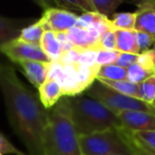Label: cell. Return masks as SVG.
<instances>
[{
    "label": "cell",
    "mask_w": 155,
    "mask_h": 155,
    "mask_svg": "<svg viewBox=\"0 0 155 155\" xmlns=\"http://www.w3.org/2000/svg\"><path fill=\"white\" fill-rule=\"evenodd\" d=\"M0 89L10 124L29 155H45L44 137L49 124V110L19 80L13 67L0 64Z\"/></svg>",
    "instance_id": "1"
},
{
    "label": "cell",
    "mask_w": 155,
    "mask_h": 155,
    "mask_svg": "<svg viewBox=\"0 0 155 155\" xmlns=\"http://www.w3.org/2000/svg\"><path fill=\"white\" fill-rule=\"evenodd\" d=\"M45 155H83L71 119L70 99H61L49 110L44 137Z\"/></svg>",
    "instance_id": "2"
},
{
    "label": "cell",
    "mask_w": 155,
    "mask_h": 155,
    "mask_svg": "<svg viewBox=\"0 0 155 155\" xmlns=\"http://www.w3.org/2000/svg\"><path fill=\"white\" fill-rule=\"evenodd\" d=\"M71 119L78 136H87L113 127H122L117 114L89 98L70 99Z\"/></svg>",
    "instance_id": "3"
},
{
    "label": "cell",
    "mask_w": 155,
    "mask_h": 155,
    "mask_svg": "<svg viewBox=\"0 0 155 155\" xmlns=\"http://www.w3.org/2000/svg\"><path fill=\"white\" fill-rule=\"evenodd\" d=\"M79 143L83 155H135L130 134L123 127L79 136Z\"/></svg>",
    "instance_id": "4"
},
{
    "label": "cell",
    "mask_w": 155,
    "mask_h": 155,
    "mask_svg": "<svg viewBox=\"0 0 155 155\" xmlns=\"http://www.w3.org/2000/svg\"><path fill=\"white\" fill-rule=\"evenodd\" d=\"M87 96L105 105L115 114L125 110H140L155 115V107L153 105H150L137 98L117 93L104 86L100 82L94 83L93 86L87 91Z\"/></svg>",
    "instance_id": "5"
},
{
    "label": "cell",
    "mask_w": 155,
    "mask_h": 155,
    "mask_svg": "<svg viewBox=\"0 0 155 155\" xmlns=\"http://www.w3.org/2000/svg\"><path fill=\"white\" fill-rule=\"evenodd\" d=\"M0 52L16 64H19L25 61H37L44 63L51 62L39 46L26 43L18 38L1 46Z\"/></svg>",
    "instance_id": "6"
},
{
    "label": "cell",
    "mask_w": 155,
    "mask_h": 155,
    "mask_svg": "<svg viewBox=\"0 0 155 155\" xmlns=\"http://www.w3.org/2000/svg\"><path fill=\"white\" fill-rule=\"evenodd\" d=\"M78 18L74 13L60 8H46L43 16L38 19L44 30L53 32H68L77 25Z\"/></svg>",
    "instance_id": "7"
},
{
    "label": "cell",
    "mask_w": 155,
    "mask_h": 155,
    "mask_svg": "<svg viewBox=\"0 0 155 155\" xmlns=\"http://www.w3.org/2000/svg\"><path fill=\"white\" fill-rule=\"evenodd\" d=\"M121 127L129 132L155 131V115L140 110H125L117 114Z\"/></svg>",
    "instance_id": "8"
},
{
    "label": "cell",
    "mask_w": 155,
    "mask_h": 155,
    "mask_svg": "<svg viewBox=\"0 0 155 155\" xmlns=\"http://www.w3.org/2000/svg\"><path fill=\"white\" fill-rule=\"evenodd\" d=\"M136 24L135 31L148 33L155 36V8L153 0L136 2Z\"/></svg>",
    "instance_id": "9"
},
{
    "label": "cell",
    "mask_w": 155,
    "mask_h": 155,
    "mask_svg": "<svg viewBox=\"0 0 155 155\" xmlns=\"http://www.w3.org/2000/svg\"><path fill=\"white\" fill-rule=\"evenodd\" d=\"M67 34L73 46L81 50L98 49L99 41L102 36L95 29H81L77 27L70 29Z\"/></svg>",
    "instance_id": "10"
},
{
    "label": "cell",
    "mask_w": 155,
    "mask_h": 155,
    "mask_svg": "<svg viewBox=\"0 0 155 155\" xmlns=\"http://www.w3.org/2000/svg\"><path fill=\"white\" fill-rule=\"evenodd\" d=\"M35 21L34 19H14L0 16V47L18 38L22 29Z\"/></svg>",
    "instance_id": "11"
},
{
    "label": "cell",
    "mask_w": 155,
    "mask_h": 155,
    "mask_svg": "<svg viewBox=\"0 0 155 155\" xmlns=\"http://www.w3.org/2000/svg\"><path fill=\"white\" fill-rule=\"evenodd\" d=\"M22 69V72L27 77L30 83L39 88L47 81L48 67L49 63L37 62V61H25L18 64Z\"/></svg>",
    "instance_id": "12"
},
{
    "label": "cell",
    "mask_w": 155,
    "mask_h": 155,
    "mask_svg": "<svg viewBox=\"0 0 155 155\" xmlns=\"http://www.w3.org/2000/svg\"><path fill=\"white\" fill-rule=\"evenodd\" d=\"M39 100L46 110H51L58 104L63 96L62 87L56 81L47 80L38 88Z\"/></svg>",
    "instance_id": "13"
},
{
    "label": "cell",
    "mask_w": 155,
    "mask_h": 155,
    "mask_svg": "<svg viewBox=\"0 0 155 155\" xmlns=\"http://www.w3.org/2000/svg\"><path fill=\"white\" fill-rule=\"evenodd\" d=\"M117 51L121 53L140 54L137 44V32L135 30H116Z\"/></svg>",
    "instance_id": "14"
},
{
    "label": "cell",
    "mask_w": 155,
    "mask_h": 155,
    "mask_svg": "<svg viewBox=\"0 0 155 155\" xmlns=\"http://www.w3.org/2000/svg\"><path fill=\"white\" fill-rule=\"evenodd\" d=\"M39 47L41 48L46 55L50 58V61H60L63 55V51L61 45L56 38V33L53 31H46L41 38V43Z\"/></svg>",
    "instance_id": "15"
},
{
    "label": "cell",
    "mask_w": 155,
    "mask_h": 155,
    "mask_svg": "<svg viewBox=\"0 0 155 155\" xmlns=\"http://www.w3.org/2000/svg\"><path fill=\"white\" fill-rule=\"evenodd\" d=\"M77 66V74H78V88H79V95L85 91H88L93 84L95 83V80H97L98 70L100 66L96 65L93 67H84V66Z\"/></svg>",
    "instance_id": "16"
},
{
    "label": "cell",
    "mask_w": 155,
    "mask_h": 155,
    "mask_svg": "<svg viewBox=\"0 0 155 155\" xmlns=\"http://www.w3.org/2000/svg\"><path fill=\"white\" fill-rule=\"evenodd\" d=\"M63 96H74L79 95L78 88V74L75 65H67L64 66V81L62 84Z\"/></svg>",
    "instance_id": "17"
},
{
    "label": "cell",
    "mask_w": 155,
    "mask_h": 155,
    "mask_svg": "<svg viewBox=\"0 0 155 155\" xmlns=\"http://www.w3.org/2000/svg\"><path fill=\"white\" fill-rule=\"evenodd\" d=\"M98 82L103 84L104 86L113 89L122 95L129 96V97L138 98V84L132 83L127 80H119V81H110V80H102V79H97Z\"/></svg>",
    "instance_id": "18"
},
{
    "label": "cell",
    "mask_w": 155,
    "mask_h": 155,
    "mask_svg": "<svg viewBox=\"0 0 155 155\" xmlns=\"http://www.w3.org/2000/svg\"><path fill=\"white\" fill-rule=\"evenodd\" d=\"M44 33H45V30H44L43 26H41L38 20H36L35 22L31 24L30 26L22 29L18 39L26 41V43L32 44V45L41 46Z\"/></svg>",
    "instance_id": "19"
},
{
    "label": "cell",
    "mask_w": 155,
    "mask_h": 155,
    "mask_svg": "<svg viewBox=\"0 0 155 155\" xmlns=\"http://www.w3.org/2000/svg\"><path fill=\"white\" fill-rule=\"evenodd\" d=\"M97 79L110 81L127 80V69L122 68L116 64L101 66L98 70Z\"/></svg>",
    "instance_id": "20"
},
{
    "label": "cell",
    "mask_w": 155,
    "mask_h": 155,
    "mask_svg": "<svg viewBox=\"0 0 155 155\" xmlns=\"http://www.w3.org/2000/svg\"><path fill=\"white\" fill-rule=\"evenodd\" d=\"M112 21L113 29L116 30H135L136 24V12L130 13V12H122V13H116Z\"/></svg>",
    "instance_id": "21"
},
{
    "label": "cell",
    "mask_w": 155,
    "mask_h": 155,
    "mask_svg": "<svg viewBox=\"0 0 155 155\" xmlns=\"http://www.w3.org/2000/svg\"><path fill=\"white\" fill-rule=\"evenodd\" d=\"M138 95L141 101L153 105L155 101V74L138 84Z\"/></svg>",
    "instance_id": "22"
},
{
    "label": "cell",
    "mask_w": 155,
    "mask_h": 155,
    "mask_svg": "<svg viewBox=\"0 0 155 155\" xmlns=\"http://www.w3.org/2000/svg\"><path fill=\"white\" fill-rule=\"evenodd\" d=\"M122 0H91V5L96 13L110 18L115 15L117 8L122 3Z\"/></svg>",
    "instance_id": "23"
},
{
    "label": "cell",
    "mask_w": 155,
    "mask_h": 155,
    "mask_svg": "<svg viewBox=\"0 0 155 155\" xmlns=\"http://www.w3.org/2000/svg\"><path fill=\"white\" fill-rule=\"evenodd\" d=\"M153 74H155V72L148 70L138 63L132 65L127 69V80L132 83H135V84H139V83L143 82L146 79H148L149 77Z\"/></svg>",
    "instance_id": "24"
},
{
    "label": "cell",
    "mask_w": 155,
    "mask_h": 155,
    "mask_svg": "<svg viewBox=\"0 0 155 155\" xmlns=\"http://www.w3.org/2000/svg\"><path fill=\"white\" fill-rule=\"evenodd\" d=\"M129 133L131 137L136 142H138L140 146H142L151 152L155 153V131L129 132Z\"/></svg>",
    "instance_id": "25"
},
{
    "label": "cell",
    "mask_w": 155,
    "mask_h": 155,
    "mask_svg": "<svg viewBox=\"0 0 155 155\" xmlns=\"http://www.w3.org/2000/svg\"><path fill=\"white\" fill-rule=\"evenodd\" d=\"M56 5L63 10H80L84 13L95 12L91 5V0H63V1H55Z\"/></svg>",
    "instance_id": "26"
},
{
    "label": "cell",
    "mask_w": 155,
    "mask_h": 155,
    "mask_svg": "<svg viewBox=\"0 0 155 155\" xmlns=\"http://www.w3.org/2000/svg\"><path fill=\"white\" fill-rule=\"evenodd\" d=\"M47 80L56 81L62 86L64 81V65L60 61H52L49 63Z\"/></svg>",
    "instance_id": "27"
},
{
    "label": "cell",
    "mask_w": 155,
    "mask_h": 155,
    "mask_svg": "<svg viewBox=\"0 0 155 155\" xmlns=\"http://www.w3.org/2000/svg\"><path fill=\"white\" fill-rule=\"evenodd\" d=\"M102 17H104L103 15L96 12H88V13H83L81 16H79L78 18V22L74 27L81 29H89L98 22Z\"/></svg>",
    "instance_id": "28"
},
{
    "label": "cell",
    "mask_w": 155,
    "mask_h": 155,
    "mask_svg": "<svg viewBox=\"0 0 155 155\" xmlns=\"http://www.w3.org/2000/svg\"><path fill=\"white\" fill-rule=\"evenodd\" d=\"M99 50H107V51H116V34L115 30H110L106 33H104L101 36L98 45Z\"/></svg>",
    "instance_id": "29"
},
{
    "label": "cell",
    "mask_w": 155,
    "mask_h": 155,
    "mask_svg": "<svg viewBox=\"0 0 155 155\" xmlns=\"http://www.w3.org/2000/svg\"><path fill=\"white\" fill-rule=\"evenodd\" d=\"M120 52L119 51H107V50H99L97 55L96 64L98 66H106V65L115 64L118 58Z\"/></svg>",
    "instance_id": "30"
},
{
    "label": "cell",
    "mask_w": 155,
    "mask_h": 155,
    "mask_svg": "<svg viewBox=\"0 0 155 155\" xmlns=\"http://www.w3.org/2000/svg\"><path fill=\"white\" fill-rule=\"evenodd\" d=\"M98 49H84L81 51L80 58L78 65L84 67H93L96 66V61H97Z\"/></svg>",
    "instance_id": "31"
},
{
    "label": "cell",
    "mask_w": 155,
    "mask_h": 155,
    "mask_svg": "<svg viewBox=\"0 0 155 155\" xmlns=\"http://www.w3.org/2000/svg\"><path fill=\"white\" fill-rule=\"evenodd\" d=\"M137 44L138 48H139V53H143L149 50H152L155 44V36L148 34V33L137 32Z\"/></svg>",
    "instance_id": "32"
},
{
    "label": "cell",
    "mask_w": 155,
    "mask_h": 155,
    "mask_svg": "<svg viewBox=\"0 0 155 155\" xmlns=\"http://www.w3.org/2000/svg\"><path fill=\"white\" fill-rule=\"evenodd\" d=\"M154 56H155V52L153 50H149V51H146L143 53L139 54L137 63L139 65H141L142 67H144L146 69H148V70L155 72Z\"/></svg>",
    "instance_id": "33"
},
{
    "label": "cell",
    "mask_w": 155,
    "mask_h": 155,
    "mask_svg": "<svg viewBox=\"0 0 155 155\" xmlns=\"http://www.w3.org/2000/svg\"><path fill=\"white\" fill-rule=\"evenodd\" d=\"M0 150L2 154H12V155H28L26 153L18 150L16 147L13 146L10 140H8L2 134H0Z\"/></svg>",
    "instance_id": "34"
},
{
    "label": "cell",
    "mask_w": 155,
    "mask_h": 155,
    "mask_svg": "<svg viewBox=\"0 0 155 155\" xmlns=\"http://www.w3.org/2000/svg\"><path fill=\"white\" fill-rule=\"evenodd\" d=\"M81 51H82L81 49L73 48L70 51H67V52H65V53H63L62 58H60V62L62 63L64 66H67V65H78Z\"/></svg>",
    "instance_id": "35"
},
{
    "label": "cell",
    "mask_w": 155,
    "mask_h": 155,
    "mask_svg": "<svg viewBox=\"0 0 155 155\" xmlns=\"http://www.w3.org/2000/svg\"><path fill=\"white\" fill-rule=\"evenodd\" d=\"M139 58V54H133V53H121L119 54L118 58H117L115 64L118 66L122 67L124 69H127L130 66L136 64Z\"/></svg>",
    "instance_id": "36"
},
{
    "label": "cell",
    "mask_w": 155,
    "mask_h": 155,
    "mask_svg": "<svg viewBox=\"0 0 155 155\" xmlns=\"http://www.w3.org/2000/svg\"><path fill=\"white\" fill-rule=\"evenodd\" d=\"M56 38H58V43H60L63 53H65L67 51H70L73 48H75L73 46V44L70 41V39H69L67 32H58L56 33Z\"/></svg>",
    "instance_id": "37"
},
{
    "label": "cell",
    "mask_w": 155,
    "mask_h": 155,
    "mask_svg": "<svg viewBox=\"0 0 155 155\" xmlns=\"http://www.w3.org/2000/svg\"><path fill=\"white\" fill-rule=\"evenodd\" d=\"M130 138H131V142H132V146H133L135 155H155V153H153V152H151V151L147 150L146 148H143L142 146H140L138 142H136L135 140H134L133 138L131 137V135H130Z\"/></svg>",
    "instance_id": "38"
},
{
    "label": "cell",
    "mask_w": 155,
    "mask_h": 155,
    "mask_svg": "<svg viewBox=\"0 0 155 155\" xmlns=\"http://www.w3.org/2000/svg\"><path fill=\"white\" fill-rule=\"evenodd\" d=\"M152 50H153V51H155V44H154V46H153V48H152Z\"/></svg>",
    "instance_id": "39"
},
{
    "label": "cell",
    "mask_w": 155,
    "mask_h": 155,
    "mask_svg": "<svg viewBox=\"0 0 155 155\" xmlns=\"http://www.w3.org/2000/svg\"><path fill=\"white\" fill-rule=\"evenodd\" d=\"M153 5H154V8H155V0H153Z\"/></svg>",
    "instance_id": "40"
},
{
    "label": "cell",
    "mask_w": 155,
    "mask_h": 155,
    "mask_svg": "<svg viewBox=\"0 0 155 155\" xmlns=\"http://www.w3.org/2000/svg\"><path fill=\"white\" fill-rule=\"evenodd\" d=\"M0 155H3V154H2V152H1V150H0Z\"/></svg>",
    "instance_id": "41"
},
{
    "label": "cell",
    "mask_w": 155,
    "mask_h": 155,
    "mask_svg": "<svg viewBox=\"0 0 155 155\" xmlns=\"http://www.w3.org/2000/svg\"><path fill=\"white\" fill-rule=\"evenodd\" d=\"M153 106H154V107H155V101H154V103H153Z\"/></svg>",
    "instance_id": "42"
},
{
    "label": "cell",
    "mask_w": 155,
    "mask_h": 155,
    "mask_svg": "<svg viewBox=\"0 0 155 155\" xmlns=\"http://www.w3.org/2000/svg\"><path fill=\"white\" fill-rule=\"evenodd\" d=\"M155 52V51H154ZM154 64H155V56H154Z\"/></svg>",
    "instance_id": "43"
}]
</instances>
